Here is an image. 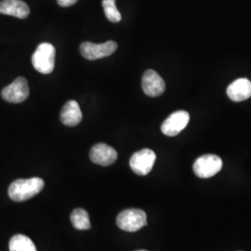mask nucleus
I'll return each instance as SVG.
<instances>
[{"mask_svg":"<svg viewBox=\"0 0 251 251\" xmlns=\"http://www.w3.org/2000/svg\"><path fill=\"white\" fill-rule=\"evenodd\" d=\"M44 186V180L38 177L16 179L9 185V197L15 202L26 201L39 194Z\"/></svg>","mask_w":251,"mask_h":251,"instance_id":"1","label":"nucleus"},{"mask_svg":"<svg viewBox=\"0 0 251 251\" xmlns=\"http://www.w3.org/2000/svg\"><path fill=\"white\" fill-rule=\"evenodd\" d=\"M56 50L50 43H41L36 48L32 56V63L37 72L49 75L52 73L55 66Z\"/></svg>","mask_w":251,"mask_h":251,"instance_id":"2","label":"nucleus"},{"mask_svg":"<svg viewBox=\"0 0 251 251\" xmlns=\"http://www.w3.org/2000/svg\"><path fill=\"white\" fill-rule=\"evenodd\" d=\"M117 225L123 231L137 232L147 225V216L142 209H125L117 216Z\"/></svg>","mask_w":251,"mask_h":251,"instance_id":"3","label":"nucleus"},{"mask_svg":"<svg viewBox=\"0 0 251 251\" xmlns=\"http://www.w3.org/2000/svg\"><path fill=\"white\" fill-rule=\"evenodd\" d=\"M223 168V160L216 154H204L194 164L195 174L202 179L211 178Z\"/></svg>","mask_w":251,"mask_h":251,"instance_id":"4","label":"nucleus"},{"mask_svg":"<svg viewBox=\"0 0 251 251\" xmlns=\"http://www.w3.org/2000/svg\"><path fill=\"white\" fill-rule=\"evenodd\" d=\"M156 159V154L151 149H143L132 154L129 166L134 173L139 176H145L152 171Z\"/></svg>","mask_w":251,"mask_h":251,"instance_id":"5","label":"nucleus"},{"mask_svg":"<svg viewBox=\"0 0 251 251\" xmlns=\"http://www.w3.org/2000/svg\"><path fill=\"white\" fill-rule=\"evenodd\" d=\"M117 49V43L112 40L102 44H94L86 41L80 45V53L85 59L94 61L112 55Z\"/></svg>","mask_w":251,"mask_h":251,"instance_id":"6","label":"nucleus"},{"mask_svg":"<svg viewBox=\"0 0 251 251\" xmlns=\"http://www.w3.org/2000/svg\"><path fill=\"white\" fill-rule=\"evenodd\" d=\"M1 96L4 100L11 103L25 101L29 96L28 82L25 77H17L11 84L2 90Z\"/></svg>","mask_w":251,"mask_h":251,"instance_id":"7","label":"nucleus"},{"mask_svg":"<svg viewBox=\"0 0 251 251\" xmlns=\"http://www.w3.org/2000/svg\"><path fill=\"white\" fill-rule=\"evenodd\" d=\"M189 121L190 115L188 112L183 110L174 112L162 123V132L169 137L177 136L187 126Z\"/></svg>","mask_w":251,"mask_h":251,"instance_id":"8","label":"nucleus"},{"mask_svg":"<svg viewBox=\"0 0 251 251\" xmlns=\"http://www.w3.org/2000/svg\"><path fill=\"white\" fill-rule=\"evenodd\" d=\"M144 92L149 97H158L166 90V84L161 76L154 70L145 71L142 80Z\"/></svg>","mask_w":251,"mask_h":251,"instance_id":"9","label":"nucleus"},{"mask_svg":"<svg viewBox=\"0 0 251 251\" xmlns=\"http://www.w3.org/2000/svg\"><path fill=\"white\" fill-rule=\"evenodd\" d=\"M90 156V160L94 164L107 167L117 161V152L110 145L98 144L91 148Z\"/></svg>","mask_w":251,"mask_h":251,"instance_id":"10","label":"nucleus"},{"mask_svg":"<svg viewBox=\"0 0 251 251\" xmlns=\"http://www.w3.org/2000/svg\"><path fill=\"white\" fill-rule=\"evenodd\" d=\"M226 93L227 96L235 102L250 99L251 97V81L248 78H238L228 86Z\"/></svg>","mask_w":251,"mask_h":251,"instance_id":"11","label":"nucleus"},{"mask_svg":"<svg viewBox=\"0 0 251 251\" xmlns=\"http://www.w3.org/2000/svg\"><path fill=\"white\" fill-rule=\"evenodd\" d=\"M0 13L19 19H26L30 9L22 0H2L0 2Z\"/></svg>","mask_w":251,"mask_h":251,"instance_id":"12","label":"nucleus"},{"mask_svg":"<svg viewBox=\"0 0 251 251\" xmlns=\"http://www.w3.org/2000/svg\"><path fill=\"white\" fill-rule=\"evenodd\" d=\"M82 112L77 101L71 100H68L61 112V121L63 125L75 126L78 125L82 120Z\"/></svg>","mask_w":251,"mask_h":251,"instance_id":"13","label":"nucleus"},{"mask_svg":"<svg viewBox=\"0 0 251 251\" xmlns=\"http://www.w3.org/2000/svg\"><path fill=\"white\" fill-rule=\"evenodd\" d=\"M9 251H36V245L24 234H15L9 241Z\"/></svg>","mask_w":251,"mask_h":251,"instance_id":"14","label":"nucleus"},{"mask_svg":"<svg viewBox=\"0 0 251 251\" xmlns=\"http://www.w3.org/2000/svg\"><path fill=\"white\" fill-rule=\"evenodd\" d=\"M73 226L77 230H89L91 227L89 213L83 208H75L70 216Z\"/></svg>","mask_w":251,"mask_h":251,"instance_id":"15","label":"nucleus"},{"mask_svg":"<svg viewBox=\"0 0 251 251\" xmlns=\"http://www.w3.org/2000/svg\"><path fill=\"white\" fill-rule=\"evenodd\" d=\"M102 8L106 18L112 23H119L121 21V14L116 5V0H102Z\"/></svg>","mask_w":251,"mask_h":251,"instance_id":"16","label":"nucleus"},{"mask_svg":"<svg viewBox=\"0 0 251 251\" xmlns=\"http://www.w3.org/2000/svg\"><path fill=\"white\" fill-rule=\"evenodd\" d=\"M77 1H78V0H57L58 4H59L61 7H63V8L73 6V5H75Z\"/></svg>","mask_w":251,"mask_h":251,"instance_id":"17","label":"nucleus"},{"mask_svg":"<svg viewBox=\"0 0 251 251\" xmlns=\"http://www.w3.org/2000/svg\"></svg>","mask_w":251,"mask_h":251,"instance_id":"18","label":"nucleus"}]
</instances>
